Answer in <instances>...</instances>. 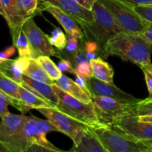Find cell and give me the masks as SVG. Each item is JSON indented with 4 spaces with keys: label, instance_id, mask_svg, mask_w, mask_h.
<instances>
[{
    "label": "cell",
    "instance_id": "obj_1",
    "mask_svg": "<svg viewBox=\"0 0 152 152\" xmlns=\"http://www.w3.org/2000/svg\"><path fill=\"white\" fill-rule=\"evenodd\" d=\"M151 53L152 43L142 34L123 31L108 40L101 56H117L141 68L151 64Z\"/></svg>",
    "mask_w": 152,
    "mask_h": 152
},
{
    "label": "cell",
    "instance_id": "obj_2",
    "mask_svg": "<svg viewBox=\"0 0 152 152\" xmlns=\"http://www.w3.org/2000/svg\"><path fill=\"white\" fill-rule=\"evenodd\" d=\"M50 132H58L48 120H42L34 115L27 117L16 134L7 142H4L10 152H26L31 144H39L51 151H62L49 142L46 134Z\"/></svg>",
    "mask_w": 152,
    "mask_h": 152
},
{
    "label": "cell",
    "instance_id": "obj_3",
    "mask_svg": "<svg viewBox=\"0 0 152 152\" xmlns=\"http://www.w3.org/2000/svg\"><path fill=\"white\" fill-rule=\"evenodd\" d=\"M94 20L90 23H83L81 26L86 41H95L100 48V56L108 40L123 30L120 28L115 19L110 14L99 0H96L92 8Z\"/></svg>",
    "mask_w": 152,
    "mask_h": 152
},
{
    "label": "cell",
    "instance_id": "obj_4",
    "mask_svg": "<svg viewBox=\"0 0 152 152\" xmlns=\"http://www.w3.org/2000/svg\"><path fill=\"white\" fill-rule=\"evenodd\" d=\"M90 127L107 152H149V145L111 125L99 123Z\"/></svg>",
    "mask_w": 152,
    "mask_h": 152
},
{
    "label": "cell",
    "instance_id": "obj_5",
    "mask_svg": "<svg viewBox=\"0 0 152 152\" xmlns=\"http://www.w3.org/2000/svg\"><path fill=\"white\" fill-rule=\"evenodd\" d=\"M52 86L59 98L56 107L57 109L87 126L99 124L93 102L86 103L62 91L55 83Z\"/></svg>",
    "mask_w": 152,
    "mask_h": 152
},
{
    "label": "cell",
    "instance_id": "obj_6",
    "mask_svg": "<svg viewBox=\"0 0 152 152\" xmlns=\"http://www.w3.org/2000/svg\"><path fill=\"white\" fill-rule=\"evenodd\" d=\"M125 32L142 34L145 22L133 8V4L122 0H99Z\"/></svg>",
    "mask_w": 152,
    "mask_h": 152
},
{
    "label": "cell",
    "instance_id": "obj_7",
    "mask_svg": "<svg viewBox=\"0 0 152 152\" xmlns=\"http://www.w3.org/2000/svg\"><path fill=\"white\" fill-rule=\"evenodd\" d=\"M92 102L101 124L111 125L115 119L135 112L137 103H126L104 96H92Z\"/></svg>",
    "mask_w": 152,
    "mask_h": 152
},
{
    "label": "cell",
    "instance_id": "obj_8",
    "mask_svg": "<svg viewBox=\"0 0 152 152\" xmlns=\"http://www.w3.org/2000/svg\"><path fill=\"white\" fill-rule=\"evenodd\" d=\"M34 17L27 19L22 25V30L31 46L32 58L37 59L40 56H59V50L50 45L48 35L37 26Z\"/></svg>",
    "mask_w": 152,
    "mask_h": 152
},
{
    "label": "cell",
    "instance_id": "obj_9",
    "mask_svg": "<svg viewBox=\"0 0 152 152\" xmlns=\"http://www.w3.org/2000/svg\"><path fill=\"white\" fill-rule=\"evenodd\" d=\"M111 126L150 147L152 145V123L140 120L135 112L129 113L115 119Z\"/></svg>",
    "mask_w": 152,
    "mask_h": 152
},
{
    "label": "cell",
    "instance_id": "obj_10",
    "mask_svg": "<svg viewBox=\"0 0 152 152\" xmlns=\"http://www.w3.org/2000/svg\"><path fill=\"white\" fill-rule=\"evenodd\" d=\"M37 110L57 129L58 132L65 134L72 140L83 129L88 126L62 112L55 107H45Z\"/></svg>",
    "mask_w": 152,
    "mask_h": 152
},
{
    "label": "cell",
    "instance_id": "obj_11",
    "mask_svg": "<svg viewBox=\"0 0 152 152\" xmlns=\"http://www.w3.org/2000/svg\"><path fill=\"white\" fill-rule=\"evenodd\" d=\"M87 87L91 96H104L113 98L126 103H137L140 99L132 95L123 91L114 84L105 83L92 77L86 80Z\"/></svg>",
    "mask_w": 152,
    "mask_h": 152
},
{
    "label": "cell",
    "instance_id": "obj_12",
    "mask_svg": "<svg viewBox=\"0 0 152 152\" xmlns=\"http://www.w3.org/2000/svg\"><path fill=\"white\" fill-rule=\"evenodd\" d=\"M42 10H45L51 14L62 25L67 35L78 39L80 41H84L85 36L83 28L74 17L53 4L42 2Z\"/></svg>",
    "mask_w": 152,
    "mask_h": 152
},
{
    "label": "cell",
    "instance_id": "obj_13",
    "mask_svg": "<svg viewBox=\"0 0 152 152\" xmlns=\"http://www.w3.org/2000/svg\"><path fill=\"white\" fill-rule=\"evenodd\" d=\"M42 3L53 4L74 17L79 23H90L94 20L92 10H88L74 0H41Z\"/></svg>",
    "mask_w": 152,
    "mask_h": 152
},
{
    "label": "cell",
    "instance_id": "obj_14",
    "mask_svg": "<svg viewBox=\"0 0 152 152\" xmlns=\"http://www.w3.org/2000/svg\"><path fill=\"white\" fill-rule=\"evenodd\" d=\"M73 142L74 146L70 151L107 152L98 137L89 126L77 135Z\"/></svg>",
    "mask_w": 152,
    "mask_h": 152
},
{
    "label": "cell",
    "instance_id": "obj_15",
    "mask_svg": "<svg viewBox=\"0 0 152 152\" xmlns=\"http://www.w3.org/2000/svg\"><path fill=\"white\" fill-rule=\"evenodd\" d=\"M21 86L31 89L39 96L45 99L55 108L59 102V98L52 85L34 80L24 75L23 83Z\"/></svg>",
    "mask_w": 152,
    "mask_h": 152
},
{
    "label": "cell",
    "instance_id": "obj_16",
    "mask_svg": "<svg viewBox=\"0 0 152 152\" xmlns=\"http://www.w3.org/2000/svg\"><path fill=\"white\" fill-rule=\"evenodd\" d=\"M26 116L9 112L1 117L0 121V140L7 142L18 132L25 121Z\"/></svg>",
    "mask_w": 152,
    "mask_h": 152
},
{
    "label": "cell",
    "instance_id": "obj_17",
    "mask_svg": "<svg viewBox=\"0 0 152 152\" xmlns=\"http://www.w3.org/2000/svg\"><path fill=\"white\" fill-rule=\"evenodd\" d=\"M19 102L20 110L22 114H25L32 108L39 109L45 107H53L45 99L39 96L31 89L20 86L19 87Z\"/></svg>",
    "mask_w": 152,
    "mask_h": 152
},
{
    "label": "cell",
    "instance_id": "obj_18",
    "mask_svg": "<svg viewBox=\"0 0 152 152\" xmlns=\"http://www.w3.org/2000/svg\"><path fill=\"white\" fill-rule=\"evenodd\" d=\"M56 85L60 88L62 91L71 95L74 97L86 102L90 103L92 102V96L89 92L85 90L76 81L70 79L67 76L62 74V77L55 82Z\"/></svg>",
    "mask_w": 152,
    "mask_h": 152
},
{
    "label": "cell",
    "instance_id": "obj_19",
    "mask_svg": "<svg viewBox=\"0 0 152 152\" xmlns=\"http://www.w3.org/2000/svg\"><path fill=\"white\" fill-rule=\"evenodd\" d=\"M20 59L24 75L50 85H53L55 83L48 76L37 59L20 57Z\"/></svg>",
    "mask_w": 152,
    "mask_h": 152
},
{
    "label": "cell",
    "instance_id": "obj_20",
    "mask_svg": "<svg viewBox=\"0 0 152 152\" xmlns=\"http://www.w3.org/2000/svg\"><path fill=\"white\" fill-rule=\"evenodd\" d=\"M1 2L7 16L5 21L10 28V33L13 34L22 28L25 20L19 14L17 0H1Z\"/></svg>",
    "mask_w": 152,
    "mask_h": 152
},
{
    "label": "cell",
    "instance_id": "obj_21",
    "mask_svg": "<svg viewBox=\"0 0 152 152\" xmlns=\"http://www.w3.org/2000/svg\"><path fill=\"white\" fill-rule=\"evenodd\" d=\"M21 85L13 81L0 72V91L5 94L11 101L12 106L20 110L19 87Z\"/></svg>",
    "mask_w": 152,
    "mask_h": 152
},
{
    "label": "cell",
    "instance_id": "obj_22",
    "mask_svg": "<svg viewBox=\"0 0 152 152\" xmlns=\"http://www.w3.org/2000/svg\"><path fill=\"white\" fill-rule=\"evenodd\" d=\"M91 65L94 77L105 83H114V69L100 56L91 59Z\"/></svg>",
    "mask_w": 152,
    "mask_h": 152
},
{
    "label": "cell",
    "instance_id": "obj_23",
    "mask_svg": "<svg viewBox=\"0 0 152 152\" xmlns=\"http://www.w3.org/2000/svg\"><path fill=\"white\" fill-rule=\"evenodd\" d=\"M0 72L16 82L19 85L23 83V71L20 58L7 59L0 63Z\"/></svg>",
    "mask_w": 152,
    "mask_h": 152
},
{
    "label": "cell",
    "instance_id": "obj_24",
    "mask_svg": "<svg viewBox=\"0 0 152 152\" xmlns=\"http://www.w3.org/2000/svg\"><path fill=\"white\" fill-rule=\"evenodd\" d=\"M11 37L13 39V45L17 49L19 57L32 58L31 46L22 28L11 34Z\"/></svg>",
    "mask_w": 152,
    "mask_h": 152
},
{
    "label": "cell",
    "instance_id": "obj_25",
    "mask_svg": "<svg viewBox=\"0 0 152 152\" xmlns=\"http://www.w3.org/2000/svg\"><path fill=\"white\" fill-rule=\"evenodd\" d=\"M41 0H17V6L20 16L25 20L31 16H34L39 8Z\"/></svg>",
    "mask_w": 152,
    "mask_h": 152
},
{
    "label": "cell",
    "instance_id": "obj_26",
    "mask_svg": "<svg viewBox=\"0 0 152 152\" xmlns=\"http://www.w3.org/2000/svg\"><path fill=\"white\" fill-rule=\"evenodd\" d=\"M39 63L41 65L44 71H45L46 74H48L49 77L53 81L56 82V80H59L62 75V73L57 65L50 59V56H40L37 59Z\"/></svg>",
    "mask_w": 152,
    "mask_h": 152
},
{
    "label": "cell",
    "instance_id": "obj_27",
    "mask_svg": "<svg viewBox=\"0 0 152 152\" xmlns=\"http://www.w3.org/2000/svg\"><path fill=\"white\" fill-rule=\"evenodd\" d=\"M50 45L57 49L59 51H62L65 49L67 43V36L59 28H55L51 31L50 36L48 35Z\"/></svg>",
    "mask_w": 152,
    "mask_h": 152
},
{
    "label": "cell",
    "instance_id": "obj_28",
    "mask_svg": "<svg viewBox=\"0 0 152 152\" xmlns=\"http://www.w3.org/2000/svg\"><path fill=\"white\" fill-rule=\"evenodd\" d=\"M135 113L137 116L152 115V96L140 99L135 106Z\"/></svg>",
    "mask_w": 152,
    "mask_h": 152
},
{
    "label": "cell",
    "instance_id": "obj_29",
    "mask_svg": "<svg viewBox=\"0 0 152 152\" xmlns=\"http://www.w3.org/2000/svg\"><path fill=\"white\" fill-rule=\"evenodd\" d=\"M74 69H75V74H77V75L85 78L86 80H88V79L93 77L91 60H86L79 62L74 66Z\"/></svg>",
    "mask_w": 152,
    "mask_h": 152
},
{
    "label": "cell",
    "instance_id": "obj_30",
    "mask_svg": "<svg viewBox=\"0 0 152 152\" xmlns=\"http://www.w3.org/2000/svg\"><path fill=\"white\" fill-rule=\"evenodd\" d=\"M133 8L144 21L152 23V5H133Z\"/></svg>",
    "mask_w": 152,
    "mask_h": 152
},
{
    "label": "cell",
    "instance_id": "obj_31",
    "mask_svg": "<svg viewBox=\"0 0 152 152\" xmlns=\"http://www.w3.org/2000/svg\"><path fill=\"white\" fill-rule=\"evenodd\" d=\"M80 40L77 38H74V37H70V36H67V43L65 48L64 50H65V51L68 53V54L71 55V56H74L76 53H78L79 50H80L81 47H80V42H79Z\"/></svg>",
    "mask_w": 152,
    "mask_h": 152
},
{
    "label": "cell",
    "instance_id": "obj_32",
    "mask_svg": "<svg viewBox=\"0 0 152 152\" xmlns=\"http://www.w3.org/2000/svg\"><path fill=\"white\" fill-rule=\"evenodd\" d=\"M144 76H145V83L149 92V96H152V64L141 67Z\"/></svg>",
    "mask_w": 152,
    "mask_h": 152
},
{
    "label": "cell",
    "instance_id": "obj_33",
    "mask_svg": "<svg viewBox=\"0 0 152 152\" xmlns=\"http://www.w3.org/2000/svg\"><path fill=\"white\" fill-rule=\"evenodd\" d=\"M9 105H12L11 101L5 94L0 91V118L10 112L8 110Z\"/></svg>",
    "mask_w": 152,
    "mask_h": 152
},
{
    "label": "cell",
    "instance_id": "obj_34",
    "mask_svg": "<svg viewBox=\"0 0 152 152\" xmlns=\"http://www.w3.org/2000/svg\"><path fill=\"white\" fill-rule=\"evenodd\" d=\"M57 67L62 72H68L71 74H75L74 65L71 61L66 59H62L58 62Z\"/></svg>",
    "mask_w": 152,
    "mask_h": 152
},
{
    "label": "cell",
    "instance_id": "obj_35",
    "mask_svg": "<svg viewBox=\"0 0 152 152\" xmlns=\"http://www.w3.org/2000/svg\"><path fill=\"white\" fill-rule=\"evenodd\" d=\"M84 50L86 53H100V48H99V45L97 42L95 41H86L84 43Z\"/></svg>",
    "mask_w": 152,
    "mask_h": 152
},
{
    "label": "cell",
    "instance_id": "obj_36",
    "mask_svg": "<svg viewBox=\"0 0 152 152\" xmlns=\"http://www.w3.org/2000/svg\"><path fill=\"white\" fill-rule=\"evenodd\" d=\"M15 52H16V47L14 45L10 46V47L7 48L5 50L0 51V57L4 60H7L14 54Z\"/></svg>",
    "mask_w": 152,
    "mask_h": 152
},
{
    "label": "cell",
    "instance_id": "obj_37",
    "mask_svg": "<svg viewBox=\"0 0 152 152\" xmlns=\"http://www.w3.org/2000/svg\"><path fill=\"white\" fill-rule=\"evenodd\" d=\"M145 29L142 33V35L147 39L149 42L152 43V23L145 21Z\"/></svg>",
    "mask_w": 152,
    "mask_h": 152
},
{
    "label": "cell",
    "instance_id": "obj_38",
    "mask_svg": "<svg viewBox=\"0 0 152 152\" xmlns=\"http://www.w3.org/2000/svg\"><path fill=\"white\" fill-rule=\"evenodd\" d=\"M74 1H77L78 4L84 7L85 8L91 10L92 8H93L94 4L96 2V0H74Z\"/></svg>",
    "mask_w": 152,
    "mask_h": 152
},
{
    "label": "cell",
    "instance_id": "obj_39",
    "mask_svg": "<svg viewBox=\"0 0 152 152\" xmlns=\"http://www.w3.org/2000/svg\"><path fill=\"white\" fill-rule=\"evenodd\" d=\"M133 5H152V0H122Z\"/></svg>",
    "mask_w": 152,
    "mask_h": 152
},
{
    "label": "cell",
    "instance_id": "obj_40",
    "mask_svg": "<svg viewBox=\"0 0 152 152\" xmlns=\"http://www.w3.org/2000/svg\"><path fill=\"white\" fill-rule=\"evenodd\" d=\"M140 120L143 122H148V123H152V115L148 116H138Z\"/></svg>",
    "mask_w": 152,
    "mask_h": 152
},
{
    "label": "cell",
    "instance_id": "obj_41",
    "mask_svg": "<svg viewBox=\"0 0 152 152\" xmlns=\"http://www.w3.org/2000/svg\"><path fill=\"white\" fill-rule=\"evenodd\" d=\"M4 151H7V152H10L8 148L6 147L5 144H4V142H2L1 140H0V152H4Z\"/></svg>",
    "mask_w": 152,
    "mask_h": 152
},
{
    "label": "cell",
    "instance_id": "obj_42",
    "mask_svg": "<svg viewBox=\"0 0 152 152\" xmlns=\"http://www.w3.org/2000/svg\"><path fill=\"white\" fill-rule=\"evenodd\" d=\"M0 15L2 16L4 19H6V17H7V16H6V13L4 10V7H3V4H2V2H1V0H0Z\"/></svg>",
    "mask_w": 152,
    "mask_h": 152
},
{
    "label": "cell",
    "instance_id": "obj_43",
    "mask_svg": "<svg viewBox=\"0 0 152 152\" xmlns=\"http://www.w3.org/2000/svg\"><path fill=\"white\" fill-rule=\"evenodd\" d=\"M149 152H152V145H151V147H150V148H149Z\"/></svg>",
    "mask_w": 152,
    "mask_h": 152
}]
</instances>
